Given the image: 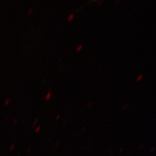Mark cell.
<instances>
[{
    "label": "cell",
    "instance_id": "3",
    "mask_svg": "<svg viewBox=\"0 0 156 156\" xmlns=\"http://www.w3.org/2000/svg\"><path fill=\"white\" fill-rule=\"evenodd\" d=\"M120 0H116V4H119V2H120Z\"/></svg>",
    "mask_w": 156,
    "mask_h": 156
},
{
    "label": "cell",
    "instance_id": "2",
    "mask_svg": "<svg viewBox=\"0 0 156 156\" xmlns=\"http://www.w3.org/2000/svg\"><path fill=\"white\" fill-rule=\"evenodd\" d=\"M73 16H74V15H71V18L70 19H69V20H72L73 19Z\"/></svg>",
    "mask_w": 156,
    "mask_h": 156
},
{
    "label": "cell",
    "instance_id": "1",
    "mask_svg": "<svg viewBox=\"0 0 156 156\" xmlns=\"http://www.w3.org/2000/svg\"><path fill=\"white\" fill-rule=\"evenodd\" d=\"M82 45H80V46L78 47V49H77V51H79L80 50H82Z\"/></svg>",
    "mask_w": 156,
    "mask_h": 156
},
{
    "label": "cell",
    "instance_id": "4",
    "mask_svg": "<svg viewBox=\"0 0 156 156\" xmlns=\"http://www.w3.org/2000/svg\"><path fill=\"white\" fill-rule=\"evenodd\" d=\"M92 1H93V2H94V1H98V0H91Z\"/></svg>",
    "mask_w": 156,
    "mask_h": 156
}]
</instances>
